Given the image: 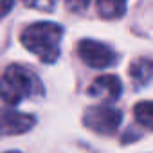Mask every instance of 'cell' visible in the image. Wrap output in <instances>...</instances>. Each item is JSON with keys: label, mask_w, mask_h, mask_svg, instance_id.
I'll list each match as a JSON object with an SVG mask.
<instances>
[{"label": "cell", "mask_w": 153, "mask_h": 153, "mask_svg": "<svg viewBox=\"0 0 153 153\" xmlns=\"http://www.w3.org/2000/svg\"><path fill=\"white\" fill-rule=\"evenodd\" d=\"M0 88H2V101L7 106H16L24 99H34L45 94L38 76L31 68L18 63L6 67Z\"/></svg>", "instance_id": "1"}, {"label": "cell", "mask_w": 153, "mask_h": 153, "mask_svg": "<svg viewBox=\"0 0 153 153\" xmlns=\"http://www.w3.org/2000/svg\"><path fill=\"white\" fill-rule=\"evenodd\" d=\"M63 36V27L54 22H34L27 25L22 34V45L38 56L43 63H54L59 58V42Z\"/></svg>", "instance_id": "2"}, {"label": "cell", "mask_w": 153, "mask_h": 153, "mask_svg": "<svg viewBox=\"0 0 153 153\" xmlns=\"http://www.w3.org/2000/svg\"><path fill=\"white\" fill-rule=\"evenodd\" d=\"M123 121V112L119 108L108 106V105H96L87 108L85 117H83V124L101 135H112L117 131V128L121 126Z\"/></svg>", "instance_id": "3"}, {"label": "cell", "mask_w": 153, "mask_h": 153, "mask_svg": "<svg viewBox=\"0 0 153 153\" xmlns=\"http://www.w3.org/2000/svg\"><path fill=\"white\" fill-rule=\"evenodd\" d=\"M78 54L92 68H108L117 63V54L106 43L97 40H81L78 43Z\"/></svg>", "instance_id": "4"}, {"label": "cell", "mask_w": 153, "mask_h": 153, "mask_svg": "<svg viewBox=\"0 0 153 153\" xmlns=\"http://www.w3.org/2000/svg\"><path fill=\"white\" fill-rule=\"evenodd\" d=\"M123 92V83L117 76L114 74H105L96 78L90 87H88V96L94 99H101L105 103H114L121 97Z\"/></svg>", "instance_id": "5"}, {"label": "cell", "mask_w": 153, "mask_h": 153, "mask_svg": "<svg viewBox=\"0 0 153 153\" xmlns=\"http://www.w3.org/2000/svg\"><path fill=\"white\" fill-rule=\"evenodd\" d=\"M34 124H36V119L31 114L16 112L11 108H4V112H2V131H4V135L25 133Z\"/></svg>", "instance_id": "6"}, {"label": "cell", "mask_w": 153, "mask_h": 153, "mask_svg": "<svg viewBox=\"0 0 153 153\" xmlns=\"http://www.w3.org/2000/svg\"><path fill=\"white\" fill-rule=\"evenodd\" d=\"M128 70L135 87H142L153 81V59L151 58H137L130 65Z\"/></svg>", "instance_id": "7"}, {"label": "cell", "mask_w": 153, "mask_h": 153, "mask_svg": "<svg viewBox=\"0 0 153 153\" xmlns=\"http://www.w3.org/2000/svg\"><path fill=\"white\" fill-rule=\"evenodd\" d=\"M97 13L105 20L121 18L126 13V0H97Z\"/></svg>", "instance_id": "8"}, {"label": "cell", "mask_w": 153, "mask_h": 153, "mask_svg": "<svg viewBox=\"0 0 153 153\" xmlns=\"http://www.w3.org/2000/svg\"><path fill=\"white\" fill-rule=\"evenodd\" d=\"M133 115L140 126L153 131V101H139L133 106Z\"/></svg>", "instance_id": "9"}, {"label": "cell", "mask_w": 153, "mask_h": 153, "mask_svg": "<svg viewBox=\"0 0 153 153\" xmlns=\"http://www.w3.org/2000/svg\"><path fill=\"white\" fill-rule=\"evenodd\" d=\"M58 0H24V4L27 7L33 9H40V11H52Z\"/></svg>", "instance_id": "10"}, {"label": "cell", "mask_w": 153, "mask_h": 153, "mask_svg": "<svg viewBox=\"0 0 153 153\" xmlns=\"http://www.w3.org/2000/svg\"><path fill=\"white\" fill-rule=\"evenodd\" d=\"M90 4V0H65V6L72 13H83Z\"/></svg>", "instance_id": "11"}, {"label": "cell", "mask_w": 153, "mask_h": 153, "mask_svg": "<svg viewBox=\"0 0 153 153\" xmlns=\"http://www.w3.org/2000/svg\"><path fill=\"white\" fill-rule=\"evenodd\" d=\"M11 7H13V0H4V7H2V15L6 16L9 11H11Z\"/></svg>", "instance_id": "12"}, {"label": "cell", "mask_w": 153, "mask_h": 153, "mask_svg": "<svg viewBox=\"0 0 153 153\" xmlns=\"http://www.w3.org/2000/svg\"><path fill=\"white\" fill-rule=\"evenodd\" d=\"M6 153H20V151H15V149H13V151H6Z\"/></svg>", "instance_id": "13"}]
</instances>
